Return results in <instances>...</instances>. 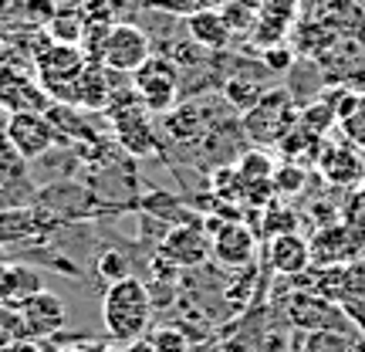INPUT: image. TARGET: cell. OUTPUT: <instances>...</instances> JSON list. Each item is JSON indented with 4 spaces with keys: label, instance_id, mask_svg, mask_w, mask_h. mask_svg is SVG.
<instances>
[{
    "label": "cell",
    "instance_id": "1",
    "mask_svg": "<svg viewBox=\"0 0 365 352\" xmlns=\"http://www.w3.org/2000/svg\"><path fill=\"white\" fill-rule=\"evenodd\" d=\"M149 315H153V298L139 278H122L115 285L105 288L102 298V322L105 332L115 342H139L149 332Z\"/></svg>",
    "mask_w": 365,
    "mask_h": 352
},
{
    "label": "cell",
    "instance_id": "2",
    "mask_svg": "<svg viewBox=\"0 0 365 352\" xmlns=\"http://www.w3.org/2000/svg\"><path fill=\"white\" fill-rule=\"evenodd\" d=\"M88 65V54L81 51L78 44H41V51L34 54V68H38V81L48 89V95L68 99L71 102V91L75 81Z\"/></svg>",
    "mask_w": 365,
    "mask_h": 352
},
{
    "label": "cell",
    "instance_id": "3",
    "mask_svg": "<svg viewBox=\"0 0 365 352\" xmlns=\"http://www.w3.org/2000/svg\"><path fill=\"white\" fill-rule=\"evenodd\" d=\"M298 126V109L287 91H264V99L250 112H244V132L254 143L274 146Z\"/></svg>",
    "mask_w": 365,
    "mask_h": 352
},
{
    "label": "cell",
    "instance_id": "4",
    "mask_svg": "<svg viewBox=\"0 0 365 352\" xmlns=\"http://www.w3.org/2000/svg\"><path fill=\"white\" fill-rule=\"evenodd\" d=\"M132 89L149 112H173L176 91H180V71L170 58L149 54L143 65L132 71Z\"/></svg>",
    "mask_w": 365,
    "mask_h": 352
},
{
    "label": "cell",
    "instance_id": "5",
    "mask_svg": "<svg viewBox=\"0 0 365 352\" xmlns=\"http://www.w3.org/2000/svg\"><path fill=\"white\" fill-rule=\"evenodd\" d=\"M149 54H153V44H149V34H145L143 27L129 24V21H115V24L108 27V34H105L98 61H102L108 71L132 75Z\"/></svg>",
    "mask_w": 365,
    "mask_h": 352
},
{
    "label": "cell",
    "instance_id": "6",
    "mask_svg": "<svg viewBox=\"0 0 365 352\" xmlns=\"http://www.w3.org/2000/svg\"><path fill=\"white\" fill-rule=\"evenodd\" d=\"M108 112H112V129H115L118 143L125 146L132 156H153V153H159L156 129L149 122V109L139 102V95L112 102Z\"/></svg>",
    "mask_w": 365,
    "mask_h": 352
},
{
    "label": "cell",
    "instance_id": "7",
    "mask_svg": "<svg viewBox=\"0 0 365 352\" xmlns=\"http://www.w3.org/2000/svg\"><path fill=\"white\" fill-rule=\"evenodd\" d=\"M4 132L27 163L51 153L54 139H58V129H54L48 112H11L7 122H4Z\"/></svg>",
    "mask_w": 365,
    "mask_h": 352
},
{
    "label": "cell",
    "instance_id": "8",
    "mask_svg": "<svg viewBox=\"0 0 365 352\" xmlns=\"http://www.w3.org/2000/svg\"><path fill=\"white\" fill-rule=\"evenodd\" d=\"M31 200H34V183H31L27 159L14 149L7 132L0 129V210L31 207Z\"/></svg>",
    "mask_w": 365,
    "mask_h": 352
},
{
    "label": "cell",
    "instance_id": "9",
    "mask_svg": "<svg viewBox=\"0 0 365 352\" xmlns=\"http://www.w3.org/2000/svg\"><path fill=\"white\" fill-rule=\"evenodd\" d=\"M308 244H312V264L322 268L352 264V258H359V251L365 248V231H355L352 223H331L322 227Z\"/></svg>",
    "mask_w": 365,
    "mask_h": 352
},
{
    "label": "cell",
    "instance_id": "10",
    "mask_svg": "<svg viewBox=\"0 0 365 352\" xmlns=\"http://www.w3.org/2000/svg\"><path fill=\"white\" fill-rule=\"evenodd\" d=\"M51 109V95L34 75L21 68H0V112H44Z\"/></svg>",
    "mask_w": 365,
    "mask_h": 352
},
{
    "label": "cell",
    "instance_id": "11",
    "mask_svg": "<svg viewBox=\"0 0 365 352\" xmlns=\"http://www.w3.org/2000/svg\"><path fill=\"white\" fill-rule=\"evenodd\" d=\"M213 254V241L200 223H180L159 244V258L170 261L173 268H196Z\"/></svg>",
    "mask_w": 365,
    "mask_h": 352
},
{
    "label": "cell",
    "instance_id": "12",
    "mask_svg": "<svg viewBox=\"0 0 365 352\" xmlns=\"http://www.w3.org/2000/svg\"><path fill=\"white\" fill-rule=\"evenodd\" d=\"M17 315H21V339L38 342L65 326V305H61V298H58L54 291H48V288L38 291L34 298H27L24 305L17 308Z\"/></svg>",
    "mask_w": 365,
    "mask_h": 352
},
{
    "label": "cell",
    "instance_id": "13",
    "mask_svg": "<svg viewBox=\"0 0 365 352\" xmlns=\"http://www.w3.org/2000/svg\"><path fill=\"white\" fill-rule=\"evenodd\" d=\"M210 241H213V258L227 268H247L257 254V237L240 221H223Z\"/></svg>",
    "mask_w": 365,
    "mask_h": 352
},
{
    "label": "cell",
    "instance_id": "14",
    "mask_svg": "<svg viewBox=\"0 0 365 352\" xmlns=\"http://www.w3.org/2000/svg\"><path fill=\"white\" fill-rule=\"evenodd\" d=\"M314 166L322 170V176H325L331 186H355V183H362V176H365L362 156H359V149L349 143H325Z\"/></svg>",
    "mask_w": 365,
    "mask_h": 352
},
{
    "label": "cell",
    "instance_id": "15",
    "mask_svg": "<svg viewBox=\"0 0 365 352\" xmlns=\"http://www.w3.org/2000/svg\"><path fill=\"white\" fill-rule=\"evenodd\" d=\"M328 102L335 109L345 143L355 146V149H365V91H355L345 85V89L335 91V99L328 95Z\"/></svg>",
    "mask_w": 365,
    "mask_h": 352
},
{
    "label": "cell",
    "instance_id": "16",
    "mask_svg": "<svg viewBox=\"0 0 365 352\" xmlns=\"http://www.w3.org/2000/svg\"><path fill=\"white\" fill-rule=\"evenodd\" d=\"M271 268L277 274H287V278H298L301 271H308L312 264V244L294 231V234H277L271 237Z\"/></svg>",
    "mask_w": 365,
    "mask_h": 352
},
{
    "label": "cell",
    "instance_id": "17",
    "mask_svg": "<svg viewBox=\"0 0 365 352\" xmlns=\"http://www.w3.org/2000/svg\"><path fill=\"white\" fill-rule=\"evenodd\" d=\"M44 223L41 213L31 207H14V210H0V248H11V244H31L44 237Z\"/></svg>",
    "mask_w": 365,
    "mask_h": 352
},
{
    "label": "cell",
    "instance_id": "18",
    "mask_svg": "<svg viewBox=\"0 0 365 352\" xmlns=\"http://www.w3.org/2000/svg\"><path fill=\"white\" fill-rule=\"evenodd\" d=\"M186 31H190V38H193L200 48H207V51H223V48L230 44V38H234V31L227 24V17L220 14V7L186 17Z\"/></svg>",
    "mask_w": 365,
    "mask_h": 352
},
{
    "label": "cell",
    "instance_id": "19",
    "mask_svg": "<svg viewBox=\"0 0 365 352\" xmlns=\"http://www.w3.org/2000/svg\"><path fill=\"white\" fill-rule=\"evenodd\" d=\"M71 102L85 105V109H108V105H112V95H108V85H105L102 61H88V65H85V71H81L78 81H75Z\"/></svg>",
    "mask_w": 365,
    "mask_h": 352
},
{
    "label": "cell",
    "instance_id": "20",
    "mask_svg": "<svg viewBox=\"0 0 365 352\" xmlns=\"http://www.w3.org/2000/svg\"><path fill=\"white\" fill-rule=\"evenodd\" d=\"M38 291H44V278L38 274V268H31V264H11L4 305H11V308H21V305H24L27 298H34Z\"/></svg>",
    "mask_w": 365,
    "mask_h": 352
},
{
    "label": "cell",
    "instance_id": "21",
    "mask_svg": "<svg viewBox=\"0 0 365 352\" xmlns=\"http://www.w3.org/2000/svg\"><path fill=\"white\" fill-rule=\"evenodd\" d=\"M328 312H331V301L318 298V295H294L291 301V318L304 328H318V332H328Z\"/></svg>",
    "mask_w": 365,
    "mask_h": 352
},
{
    "label": "cell",
    "instance_id": "22",
    "mask_svg": "<svg viewBox=\"0 0 365 352\" xmlns=\"http://www.w3.org/2000/svg\"><path fill=\"white\" fill-rule=\"evenodd\" d=\"M234 170H237V176H240V196H244V190H247V186H254V183L274 180V170H277V166L271 163V156H267V153L254 149V153H244V156L237 159Z\"/></svg>",
    "mask_w": 365,
    "mask_h": 352
},
{
    "label": "cell",
    "instance_id": "23",
    "mask_svg": "<svg viewBox=\"0 0 365 352\" xmlns=\"http://www.w3.org/2000/svg\"><path fill=\"white\" fill-rule=\"evenodd\" d=\"M223 99L234 109H240V112H250L264 99V89L257 81H247V79H227L223 81Z\"/></svg>",
    "mask_w": 365,
    "mask_h": 352
},
{
    "label": "cell",
    "instance_id": "24",
    "mask_svg": "<svg viewBox=\"0 0 365 352\" xmlns=\"http://www.w3.org/2000/svg\"><path fill=\"white\" fill-rule=\"evenodd\" d=\"M143 7L149 11H159V14H173V17H193L200 11H213V7H220L223 0H139Z\"/></svg>",
    "mask_w": 365,
    "mask_h": 352
},
{
    "label": "cell",
    "instance_id": "25",
    "mask_svg": "<svg viewBox=\"0 0 365 352\" xmlns=\"http://www.w3.org/2000/svg\"><path fill=\"white\" fill-rule=\"evenodd\" d=\"M298 122L304 126V129H312V132H318V136H325L339 119H335V109H331V102H314V105H304L298 112Z\"/></svg>",
    "mask_w": 365,
    "mask_h": 352
},
{
    "label": "cell",
    "instance_id": "26",
    "mask_svg": "<svg viewBox=\"0 0 365 352\" xmlns=\"http://www.w3.org/2000/svg\"><path fill=\"white\" fill-rule=\"evenodd\" d=\"M170 116V129L176 139H193L196 136V126H200V112H196V105H182V109H173L166 112Z\"/></svg>",
    "mask_w": 365,
    "mask_h": 352
},
{
    "label": "cell",
    "instance_id": "27",
    "mask_svg": "<svg viewBox=\"0 0 365 352\" xmlns=\"http://www.w3.org/2000/svg\"><path fill=\"white\" fill-rule=\"evenodd\" d=\"M149 346H153V352H190L186 332H180V328H173V326L153 332V336H149Z\"/></svg>",
    "mask_w": 365,
    "mask_h": 352
},
{
    "label": "cell",
    "instance_id": "28",
    "mask_svg": "<svg viewBox=\"0 0 365 352\" xmlns=\"http://www.w3.org/2000/svg\"><path fill=\"white\" fill-rule=\"evenodd\" d=\"M21 339V315L11 305H0V352Z\"/></svg>",
    "mask_w": 365,
    "mask_h": 352
},
{
    "label": "cell",
    "instance_id": "29",
    "mask_svg": "<svg viewBox=\"0 0 365 352\" xmlns=\"http://www.w3.org/2000/svg\"><path fill=\"white\" fill-rule=\"evenodd\" d=\"M301 183H304V166L284 163V166L274 170V190H281V193H298Z\"/></svg>",
    "mask_w": 365,
    "mask_h": 352
},
{
    "label": "cell",
    "instance_id": "30",
    "mask_svg": "<svg viewBox=\"0 0 365 352\" xmlns=\"http://www.w3.org/2000/svg\"><path fill=\"white\" fill-rule=\"evenodd\" d=\"M129 264H125V258L118 254V251H105L102 258H98V274L102 278H108V285H115V281H122V278H129Z\"/></svg>",
    "mask_w": 365,
    "mask_h": 352
},
{
    "label": "cell",
    "instance_id": "31",
    "mask_svg": "<svg viewBox=\"0 0 365 352\" xmlns=\"http://www.w3.org/2000/svg\"><path fill=\"white\" fill-rule=\"evenodd\" d=\"M294 61V51L284 48V44H274V48H264V65L274 68V71H287Z\"/></svg>",
    "mask_w": 365,
    "mask_h": 352
},
{
    "label": "cell",
    "instance_id": "32",
    "mask_svg": "<svg viewBox=\"0 0 365 352\" xmlns=\"http://www.w3.org/2000/svg\"><path fill=\"white\" fill-rule=\"evenodd\" d=\"M4 352H44V349H41V346H38L34 339H17L14 346H7Z\"/></svg>",
    "mask_w": 365,
    "mask_h": 352
},
{
    "label": "cell",
    "instance_id": "33",
    "mask_svg": "<svg viewBox=\"0 0 365 352\" xmlns=\"http://www.w3.org/2000/svg\"><path fill=\"white\" fill-rule=\"evenodd\" d=\"M4 44H7V34H4V27H0V48H4Z\"/></svg>",
    "mask_w": 365,
    "mask_h": 352
},
{
    "label": "cell",
    "instance_id": "34",
    "mask_svg": "<svg viewBox=\"0 0 365 352\" xmlns=\"http://www.w3.org/2000/svg\"><path fill=\"white\" fill-rule=\"evenodd\" d=\"M0 4H4V0H0Z\"/></svg>",
    "mask_w": 365,
    "mask_h": 352
}]
</instances>
